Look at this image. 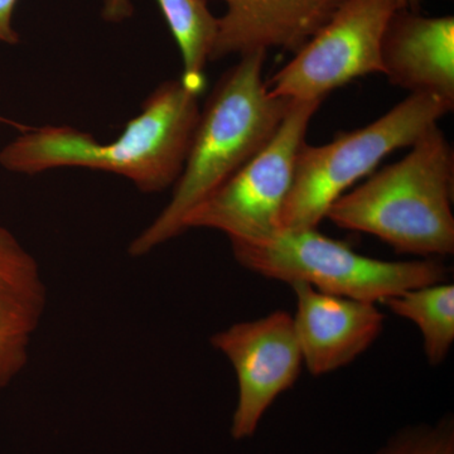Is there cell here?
Returning a JSON list of instances; mask_svg holds the SVG:
<instances>
[{"mask_svg":"<svg viewBox=\"0 0 454 454\" xmlns=\"http://www.w3.org/2000/svg\"><path fill=\"white\" fill-rule=\"evenodd\" d=\"M199 98L181 80H168L112 142L68 125L31 128L0 151V166L28 176L66 167L101 170L129 179L140 192H163L186 163L201 113Z\"/></svg>","mask_w":454,"mask_h":454,"instance_id":"cell-1","label":"cell"},{"mask_svg":"<svg viewBox=\"0 0 454 454\" xmlns=\"http://www.w3.org/2000/svg\"><path fill=\"white\" fill-rule=\"evenodd\" d=\"M267 52L241 56L212 90L168 205L130 243L134 258L184 232L188 215L270 142L292 101L262 79Z\"/></svg>","mask_w":454,"mask_h":454,"instance_id":"cell-2","label":"cell"},{"mask_svg":"<svg viewBox=\"0 0 454 454\" xmlns=\"http://www.w3.org/2000/svg\"><path fill=\"white\" fill-rule=\"evenodd\" d=\"M399 162L331 206L325 219L376 236L397 253L438 259L454 252V152L438 124Z\"/></svg>","mask_w":454,"mask_h":454,"instance_id":"cell-3","label":"cell"},{"mask_svg":"<svg viewBox=\"0 0 454 454\" xmlns=\"http://www.w3.org/2000/svg\"><path fill=\"white\" fill-rule=\"evenodd\" d=\"M454 106L428 94H411L360 129L337 134L322 145L304 143L284 202L282 230L317 229L328 210L387 155L413 145Z\"/></svg>","mask_w":454,"mask_h":454,"instance_id":"cell-4","label":"cell"},{"mask_svg":"<svg viewBox=\"0 0 454 454\" xmlns=\"http://www.w3.org/2000/svg\"><path fill=\"white\" fill-rule=\"evenodd\" d=\"M236 262L269 279L306 283L328 294L378 303L419 286L447 282L438 259L369 258L317 229L282 230L262 243L231 244Z\"/></svg>","mask_w":454,"mask_h":454,"instance_id":"cell-5","label":"cell"},{"mask_svg":"<svg viewBox=\"0 0 454 454\" xmlns=\"http://www.w3.org/2000/svg\"><path fill=\"white\" fill-rule=\"evenodd\" d=\"M321 100L292 101L277 133L259 153L188 215L184 231L210 229L230 243H262L282 231L280 215L295 160Z\"/></svg>","mask_w":454,"mask_h":454,"instance_id":"cell-6","label":"cell"},{"mask_svg":"<svg viewBox=\"0 0 454 454\" xmlns=\"http://www.w3.org/2000/svg\"><path fill=\"white\" fill-rule=\"evenodd\" d=\"M397 8V0H345L267 82L269 92L289 101H324L357 77L382 74V35Z\"/></svg>","mask_w":454,"mask_h":454,"instance_id":"cell-7","label":"cell"},{"mask_svg":"<svg viewBox=\"0 0 454 454\" xmlns=\"http://www.w3.org/2000/svg\"><path fill=\"white\" fill-rule=\"evenodd\" d=\"M211 345L234 367L239 384L232 415L236 441L252 438L277 397L300 378L303 356L293 316L282 310L215 333Z\"/></svg>","mask_w":454,"mask_h":454,"instance_id":"cell-8","label":"cell"},{"mask_svg":"<svg viewBox=\"0 0 454 454\" xmlns=\"http://www.w3.org/2000/svg\"><path fill=\"white\" fill-rule=\"evenodd\" d=\"M291 286L297 301L295 333L313 376L349 365L380 336L385 317L372 301L328 294L306 283Z\"/></svg>","mask_w":454,"mask_h":454,"instance_id":"cell-9","label":"cell"},{"mask_svg":"<svg viewBox=\"0 0 454 454\" xmlns=\"http://www.w3.org/2000/svg\"><path fill=\"white\" fill-rule=\"evenodd\" d=\"M210 61L279 49L297 53L345 0H223Z\"/></svg>","mask_w":454,"mask_h":454,"instance_id":"cell-10","label":"cell"},{"mask_svg":"<svg viewBox=\"0 0 454 454\" xmlns=\"http://www.w3.org/2000/svg\"><path fill=\"white\" fill-rule=\"evenodd\" d=\"M382 74L411 94L454 106V18L397 8L381 40Z\"/></svg>","mask_w":454,"mask_h":454,"instance_id":"cell-11","label":"cell"},{"mask_svg":"<svg viewBox=\"0 0 454 454\" xmlns=\"http://www.w3.org/2000/svg\"><path fill=\"white\" fill-rule=\"evenodd\" d=\"M46 307V284L37 260L13 232L0 226V391L26 369Z\"/></svg>","mask_w":454,"mask_h":454,"instance_id":"cell-12","label":"cell"},{"mask_svg":"<svg viewBox=\"0 0 454 454\" xmlns=\"http://www.w3.org/2000/svg\"><path fill=\"white\" fill-rule=\"evenodd\" d=\"M170 33L181 51V82L193 94L206 88V66L210 61L217 35V18L207 0H157Z\"/></svg>","mask_w":454,"mask_h":454,"instance_id":"cell-13","label":"cell"},{"mask_svg":"<svg viewBox=\"0 0 454 454\" xmlns=\"http://www.w3.org/2000/svg\"><path fill=\"white\" fill-rule=\"evenodd\" d=\"M381 303L394 315L418 325L430 365L443 363L454 342L453 284L442 282L409 289Z\"/></svg>","mask_w":454,"mask_h":454,"instance_id":"cell-14","label":"cell"},{"mask_svg":"<svg viewBox=\"0 0 454 454\" xmlns=\"http://www.w3.org/2000/svg\"><path fill=\"white\" fill-rule=\"evenodd\" d=\"M375 454H454V429L450 420L400 433Z\"/></svg>","mask_w":454,"mask_h":454,"instance_id":"cell-15","label":"cell"},{"mask_svg":"<svg viewBox=\"0 0 454 454\" xmlns=\"http://www.w3.org/2000/svg\"><path fill=\"white\" fill-rule=\"evenodd\" d=\"M18 0H0V43H20V37L13 27V13Z\"/></svg>","mask_w":454,"mask_h":454,"instance_id":"cell-16","label":"cell"},{"mask_svg":"<svg viewBox=\"0 0 454 454\" xmlns=\"http://www.w3.org/2000/svg\"><path fill=\"white\" fill-rule=\"evenodd\" d=\"M134 14L131 0H104L103 18L106 22L121 23Z\"/></svg>","mask_w":454,"mask_h":454,"instance_id":"cell-17","label":"cell"},{"mask_svg":"<svg viewBox=\"0 0 454 454\" xmlns=\"http://www.w3.org/2000/svg\"><path fill=\"white\" fill-rule=\"evenodd\" d=\"M399 7L409 9V11L420 12L422 7V0H397Z\"/></svg>","mask_w":454,"mask_h":454,"instance_id":"cell-18","label":"cell"},{"mask_svg":"<svg viewBox=\"0 0 454 454\" xmlns=\"http://www.w3.org/2000/svg\"><path fill=\"white\" fill-rule=\"evenodd\" d=\"M0 122H3V124L12 125V127L17 128V129H20V131H22V133H25V131L31 129V128L27 127V125L20 124V122L14 121H9V119L4 118V116H0Z\"/></svg>","mask_w":454,"mask_h":454,"instance_id":"cell-19","label":"cell"}]
</instances>
